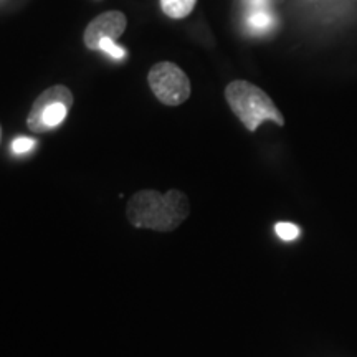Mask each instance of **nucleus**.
Here are the masks:
<instances>
[{"instance_id": "f257e3e1", "label": "nucleus", "mask_w": 357, "mask_h": 357, "mask_svg": "<svg viewBox=\"0 0 357 357\" xmlns=\"http://www.w3.org/2000/svg\"><path fill=\"white\" fill-rule=\"evenodd\" d=\"M189 200L181 190H141L128 204V218L136 229L155 231L176 230L189 215Z\"/></svg>"}, {"instance_id": "f03ea898", "label": "nucleus", "mask_w": 357, "mask_h": 357, "mask_svg": "<svg viewBox=\"0 0 357 357\" xmlns=\"http://www.w3.org/2000/svg\"><path fill=\"white\" fill-rule=\"evenodd\" d=\"M225 98L231 111L250 132L257 131V128L265 121H273L278 126L284 124L283 114L271 98L263 89L245 79L231 82L225 88Z\"/></svg>"}, {"instance_id": "7ed1b4c3", "label": "nucleus", "mask_w": 357, "mask_h": 357, "mask_svg": "<svg viewBox=\"0 0 357 357\" xmlns=\"http://www.w3.org/2000/svg\"><path fill=\"white\" fill-rule=\"evenodd\" d=\"M73 106V93L63 84L52 86L33 101L26 126L33 132H47L60 126Z\"/></svg>"}, {"instance_id": "20e7f679", "label": "nucleus", "mask_w": 357, "mask_h": 357, "mask_svg": "<svg viewBox=\"0 0 357 357\" xmlns=\"http://www.w3.org/2000/svg\"><path fill=\"white\" fill-rule=\"evenodd\" d=\"M147 82L154 96L167 106H178L189 100L190 79L176 63L160 61L151 68Z\"/></svg>"}, {"instance_id": "39448f33", "label": "nucleus", "mask_w": 357, "mask_h": 357, "mask_svg": "<svg viewBox=\"0 0 357 357\" xmlns=\"http://www.w3.org/2000/svg\"><path fill=\"white\" fill-rule=\"evenodd\" d=\"M128 20L123 12L109 10L91 20L84 30L83 40L89 50H100L102 40L119 38L126 30Z\"/></svg>"}, {"instance_id": "423d86ee", "label": "nucleus", "mask_w": 357, "mask_h": 357, "mask_svg": "<svg viewBox=\"0 0 357 357\" xmlns=\"http://www.w3.org/2000/svg\"><path fill=\"white\" fill-rule=\"evenodd\" d=\"M275 24H276V19L268 10L250 12V15L247 17L248 30L255 35H263V33L271 32V30L275 29Z\"/></svg>"}, {"instance_id": "0eeeda50", "label": "nucleus", "mask_w": 357, "mask_h": 357, "mask_svg": "<svg viewBox=\"0 0 357 357\" xmlns=\"http://www.w3.org/2000/svg\"><path fill=\"white\" fill-rule=\"evenodd\" d=\"M197 0H160V8L171 19H184L194 10Z\"/></svg>"}, {"instance_id": "6e6552de", "label": "nucleus", "mask_w": 357, "mask_h": 357, "mask_svg": "<svg viewBox=\"0 0 357 357\" xmlns=\"http://www.w3.org/2000/svg\"><path fill=\"white\" fill-rule=\"evenodd\" d=\"M275 231L281 240H284V242H293V240H296L301 234V230L298 229V225H294V223H289V222L276 223Z\"/></svg>"}, {"instance_id": "1a4fd4ad", "label": "nucleus", "mask_w": 357, "mask_h": 357, "mask_svg": "<svg viewBox=\"0 0 357 357\" xmlns=\"http://www.w3.org/2000/svg\"><path fill=\"white\" fill-rule=\"evenodd\" d=\"M100 50L108 53V55L111 58H114V60H123V58L126 56V50L119 47V45H116L114 40H102Z\"/></svg>"}, {"instance_id": "9d476101", "label": "nucleus", "mask_w": 357, "mask_h": 357, "mask_svg": "<svg viewBox=\"0 0 357 357\" xmlns=\"http://www.w3.org/2000/svg\"><path fill=\"white\" fill-rule=\"evenodd\" d=\"M37 146V141L30 139V137H17L15 141L12 142V153L13 154H26Z\"/></svg>"}, {"instance_id": "9b49d317", "label": "nucleus", "mask_w": 357, "mask_h": 357, "mask_svg": "<svg viewBox=\"0 0 357 357\" xmlns=\"http://www.w3.org/2000/svg\"><path fill=\"white\" fill-rule=\"evenodd\" d=\"M250 8V12L257 10H268V6H270V0H245Z\"/></svg>"}]
</instances>
